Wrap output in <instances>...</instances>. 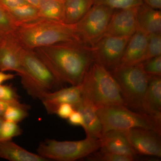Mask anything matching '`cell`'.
Wrapping results in <instances>:
<instances>
[{
    "instance_id": "cell-1",
    "label": "cell",
    "mask_w": 161,
    "mask_h": 161,
    "mask_svg": "<svg viewBox=\"0 0 161 161\" xmlns=\"http://www.w3.org/2000/svg\"><path fill=\"white\" fill-rule=\"evenodd\" d=\"M61 84L80 85L94 62L90 47L80 43H60L34 49Z\"/></svg>"
},
{
    "instance_id": "cell-2",
    "label": "cell",
    "mask_w": 161,
    "mask_h": 161,
    "mask_svg": "<svg viewBox=\"0 0 161 161\" xmlns=\"http://www.w3.org/2000/svg\"><path fill=\"white\" fill-rule=\"evenodd\" d=\"M13 35L21 46L33 50L64 42L82 43L75 25L41 19L19 25Z\"/></svg>"
},
{
    "instance_id": "cell-3",
    "label": "cell",
    "mask_w": 161,
    "mask_h": 161,
    "mask_svg": "<svg viewBox=\"0 0 161 161\" xmlns=\"http://www.w3.org/2000/svg\"><path fill=\"white\" fill-rule=\"evenodd\" d=\"M80 85L82 98L97 109L113 105H125L118 83L111 72L95 60Z\"/></svg>"
},
{
    "instance_id": "cell-4",
    "label": "cell",
    "mask_w": 161,
    "mask_h": 161,
    "mask_svg": "<svg viewBox=\"0 0 161 161\" xmlns=\"http://www.w3.org/2000/svg\"><path fill=\"white\" fill-rule=\"evenodd\" d=\"M21 60L23 69L21 82L32 98L41 100L47 92L57 89L62 84L34 50L22 47Z\"/></svg>"
},
{
    "instance_id": "cell-5",
    "label": "cell",
    "mask_w": 161,
    "mask_h": 161,
    "mask_svg": "<svg viewBox=\"0 0 161 161\" xmlns=\"http://www.w3.org/2000/svg\"><path fill=\"white\" fill-rule=\"evenodd\" d=\"M97 112L103 127V134L108 131H127L140 128L161 134V122L144 112L129 108L125 105H113L99 108Z\"/></svg>"
},
{
    "instance_id": "cell-6",
    "label": "cell",
    "mask_w": 161,
    "mask_h": 161,
    "mask_svg": "<svg viewBox=\"0 0 161 161\" xmlns=\"http://www.w3.org/2000/svg\"><path fill=\"white\" fill-rule=\"evenodd\" d=\"M110 72L118 83L126 106L142 112V102L149 80L142 64L119 65Z\"/></svg>"
},
{
    "instance_id": "cell-7",
    "label": "cell",
    "mask_w": 161,
    "mask_h": 161,
    "mask_svg": "<svg viewBox=\"0 0 161 161\" xmlns=\"http://www.w3.org/2000/svg\"><path fill=\"white\" fill-rule=\"evenodd\" d=\"M100 148L99 139L87 136L79 141H60L47 139L40 142L37 152L47 161H75L88 156Z\"/></svg>"
},
{
    "instance_id": "cell-8",
    "label": "cell",
    "mask_w": 161,
    "mask_h": 161,
    "mask_svg": "<svg viewBox=\"0 0 161 161\" xmlns=\"http://www.w3.org/2000/svg\"><path fill=\"white\" fill-rule=\"evenodd\" d=\"M114 10L103 5H93L74 25L80 42L92 47L104 34Z\"/></svg>"
},
{
    "instance_id": "cell-9",
    "label": "cell",
    "mask_w": 161,
    "mask_h": 161,
    "mask_svg": "<svg viewBox=\"0 0 161 161\" xmlns=\"http://www.w3.org/2000/svg\"><path fill=\"white\" fill-rule=\"evenodd\" d=\"M130 37L103 36L91 47L94 60L111 71L120 64Z\"/></svg>"
},
{
    "instance_id": "cell-10",
    "label": "cell",
    "mask_w": 161,
    "mask_h": 161,
    "mask_svg": "<svg viewBox=\"0 0 161 161\" xmlns=\"http://www.w3.org/2000/svg\"><path fill=\"white\" fill-rule=\"evenodd\" d=\"M122 132L137 154L161 157V133L140 128Z\"/></svg>"
},
{
    "instance_id": "cell-11",
    "label": "cell",
    "mask_w": 161,
    "mask_h": 161,
    "mask_svg": "<svg viewBox=\"0 0 161 161\" xmlns=\"http://www.w3.org/2000/svg\"><path fill=\"white\" fill-rule=\"evenodd\" d=\"M138 7L114 10L103 36L130 37L137 30Z\"/></svg>"
},
{
    "instance_id": "cell-12",
    "label": "cell",
    "mask_w": 161,
    "mask_h": 161,
    "mask_svg": "<svg viewBox=\"0 0 161 161\" xmlns=\"http://www.w3.org/2000/svg\"><path fill=\"white\" fill-rule=\"evenodd\" d=\"M22 46L13 34L3 36L0 43V71L23 74L21 60Z\"/></svg>"
},
{
    "instance_id": "cell-13",
    "label": "cell",
    "mask_w": 161,
    "mask_h": 161,
    "mask_svg": "<svg viewBox=\"0 0 161 161\" xmlns=\"http://www.w3.org/2000/svg\"><path fill=\"white\" fill-rule=\"evenodd\" d=\"M81 98V87L80 84L71 85L54 92H47L40 100L47 113L53 114L56 113L58 107L61 104H70L75 108L80 103Z\"/></svg>"
},
{
    "instance_id": "cell-14",
    "label": "cell",
    "mask_w": 161,
    "mask_h": 161,
    "mask_svg": "<svg viewBox=\"0 0 161 161\" xmlns=\"http://www.w3.org/2000/svg\"><path fill=\"white\" fill-rule=\"evenodd\" d=\"M148 37V34L137 30L129 39L119 65H135L142 63Z\"/></svg>"
},
{
    "instance_id": "cell-15",
    "label": "cell",
    "mask_w": 161,
    "mask_h": 161,
    "mask_svg": "<svg viewBox=\"0 0 161 161\" xmlns=\"http://www.w3.org/2000/svg\"><path fill=\"white\" fill-rule=\"evenodd\" d=\"M142 110V112L161 122V76H149Z\"/></svg>"
},
{
    "instance_id": "cell-16",
    "label": "cell",
    "mask_w": 161,
    "mask_h": 161,
    "mask_svg": "<svg viewBox=\"0 0 161 161\" xmlns=\"http://www.w3.org/2000/svg\"><path fill=\"white\" fill-rule=\"evenodd\" d=\"M80 112L84 120L83 128L87 137L99 139L103 135V127L96 107L88 100L81 98L75 108Z\"/></svg>"
},
{
    "instance_id": "cell-17",
    "label": "cell",
    "mask_w": 161,
    "mask_h": 161,
    "mask_svg": "<svg viewBox=\"0 0 161 161\" xmlns=\"http://www.w3.org/2000/svg\"><path fill=\"white\" fill-rule=\"evenodd\" d=\"M99 140L101 150L136 157L137 155L125 136L120 131H108L103 133Z\"/></svg>"
},
{
    "instance_id": "cell-18",
    "label": "cell",
    "mask_w": 161,
    "mask_h": 161,
    "mask_svg": "<svg viewBox=\"0 0 161 161\" xmlns=\"http://www.w3.org/2000/svg\"><path fill=\"white\" fill-rule=\"evenodd\" d=\"M136 17L138 30L148 35L161 32V9L143 3L137 8Z\"/></svg>"
},
{
    "instance_id": "cell-19",
    "label": "cell",
    "mask_w": 161,
    "mask_h": 161,
    "mask_svg": "<svg viewBox=\"0 0 161 161\" xmlns=\"http://www.w3.org/2000/svg\"><path fill=\"white\" fill-rule=\"evenodd\" d=\"M0 158L10 161H47L38 153L26 150L11 140L0 141Z\"/></svg>"
},
{
    "instance_id": "cell-20",
    "label": "cell",
    "mask_w": 161,
    "mask_h": 161,
    "mask_svg": "<svg viewBox=\"0 0 161 161\" xmlns=\"http://www.w3.org/2000/svg\"><path fill=\"white\" fill-rule=\"evenodd\" d=\"M64 23L75 25L94 5V0H64Z\"/></svg>"
},
{
    "instance_id": "cell-21",
    "label": "cell",
    "mask_w": 161,
    "mask_h": 161,
    "mask_svg": "<svg viewBox=\"0 0 161 161\" xmlns=\"http://www.w3.org/2000/svg\"><path fill=\"white\" fill-rule=\"evenodd\" d=\"M37 9L39 19L64 23L63 0H40Z\"/></svg>"
},
{
    "instance_id": "cell-22",
    "label": "cell",
    "mask_w": 161,
    "mask_h": 161,
    "mask_svg": "<svg viewBox=\"0 0 161 161\" xmlns=\"http://www.w3.org/2000/svg\"><path fill=\"white\" fill-rule=\"evenodd\" d=\"M17 26L39 19L37 8L30 3L9 12Z\"/></svg>"
},
{
    "instance_id": "cell-23",
    "label": "cell",
    "mask_w": 161,
    "mask_h": 161,
    "mask_svg": "<svg viewBox=\"0 0 161 161\" xmlns=\"http://www.w3.org/2000/svg\"><path fill=\"white\" fill-rule=\"evenodd\" d=\"M30 108V106L24 103L21 105L10 106L4 112L3 119L19 124L28 116Z\"/></svg>"
},
{
    "instance_id": "cell-24",
    "label": "cell",
    "mask_w": 161,
    "mask_h": 161,
    "mask_svg": "<svg viewBox=\"0 0 161 161\" xmlns=\"http://www.w3.org/2000/svg\"><path fill=\"white\" fill-rule=\"evenodd\" d=\"M161 55V32L148 35L143 61Z\"/></svg>"
},
{
    "instance_id": "cell-25",
    "label": "cell",
    "mask_w": 161,
    "mask_h": 161,
    "mask_svg": "<svg viewBox=\"0 0 161 161\" xmlns=\"http://www.w3.org/2000/svg\"><path fill=\"white\" fill-rule=\"evenodd\" d=\"M88 156L89 159L91 161H133L135 160L136 157L132 156L122 155L108 152L99 149Z\"/></svg>"
},
{
    "instance_id": "cell-26",
    "label": "cell",
    "mask_w": 161,
    "mask_h": 161,
    "mask_svg": "<svg viewBox=\"0 0 161 161\" xmlns=\"http://www.w3.org/2000/svg\"><path fill=\"white\" fill-rule=\"evenodd\" d=\"M94 5H103L116 9L137 7L143 3V0H94Z\"/></svg>"
},
{
    "instance_id": "cell-27",
    "label": "cell",
    "mask_w": 161,
    "mask_h": 161,
    "mask_svg": "<svg viewBox=\"0 0 161 161\" xmlns=\"http://www.w3.org/2000/svg\"><path fill=\"white\" fill-rule=\"evenodd\" d=\"M17 27L8 13L0 4V34L3 37L13 34Z\"/></svg>"
},
{
    "instance_id": "cell-28",
    "label": "cell",
    "mask_w": 161,
    "mask_h": 161,
    "mask_svg": "<svg viewBox=\"0 0 161 161\" xmlns=\"http://www.w3.org/2000/svg\"><path fill=\"white\" fill-rule=\"evenodd\" d=\"M22 133V130L18 123L4 119L0 132V141L11 140Z\"/></svg>"
},
{
    "instance_id": "cell-29",
    "label": "cell",
    "mask_w": 161,
    "mask_h": 161,
    "mask_svg": "<svg viewBox=\"0 0 161 161\" xmlns=\"http://www.w3.org/2000/svg\"><path fill=\"white\" fill-rule=\"evenodd\" d=\"M144 71L149 76H161V55L142 63Z\"/></svg>"
},
{
    "instance_id": "cell-30",
    "label": "cell",
    "mask_w": 161,
    "mask_h": 161,
    "mask_svg": "<svg viewBox=\"0 0 161 161\" xmlns=\"http://www.w3.org/2000/svg\"><path fill=\"white\" fill-rule=\"evenodd\" d=\"M0 99L6 101L19 100V96L12 86L3 84L0 86Z\"/></svg>"
},
{
    "instance_id": "cell-31",
    "label": "cell",
    "mask_w": 161,
    "mask_h": 161,
    "mask_svg": "<svg viewBox=\"0 0 161 161\" xmlns=\"http://www.w3.org/2000/svg\"><path fill=\"white\" fill-rule=\"evenodd\" d=\"M75 110L74 106L70 104H61L58 107L55 114L60 118L67 119Z\"/></svg>"
},
{
    "instance_id": "cell-32",
    "label": "cell",
    "mask_w": 161,
    "mask_h": 161,
    "mask_svg": "<svg viewBox=\"0 0 161 161\" xmlns=\"http://www.w3.org/2000/svg\"><path fill=\"white\" fill-rule=\"evenodd\" d=\"M70 125L76 126H81L83 128L84 120L81 113L77 110H74L67 119Z\"/></svg>"
},
{
    "instance_id": "cell-33",
    "label": "cell",
    "mask_w": 161,
    "mask_h": 161,
    "mask_svg": "<svg viewBox=\"0 0 161 161\" xmlns=\"http://www.w3.org/2000/svg\"><path fill=\"white\" fill-rule=\"evenodd\" d=\"M19 100L6 101L0 99V117H3L6 109L10 106L21 105L23 104Z\"/></svg>"
},
{
    "instance_id": "cell-34",
    "label": "cell",
    "mask_w": 161,
    "mask_h": 161,
    "mask_svg": "<svg viewBox=\"0 0 161 161\" xmlns=\"http://www.w3.org/2000/svg\"><path fill=\"white\" fill-rule=\"evenodd\" d=\"M15 77V75L14 74L6 73L5 72L0 71V86L3 84L4 82L8 80H12Z\"/></svg>"
},
{
    "instance_id": "cell-35",
    "label": "cell",
    "mask_w": 161,
    "mask_h": 161,
    "mask_svg": "<svg viewBox=\"0 0 161 161\" xmlns=\"http://www.w3.org/2000/svg\"><path fill=\"white\" fill-rule=\"evenodd\" d=\"M143 3L154 9H161V0H143Z\"/></svg>"
},
{
    "instance_id": "cell-36",
    "label": "cell",
    "mask_w": 161,
    "mask_h": 161,
    "mask_svg": "<svg viewBox=\"0 0 161 161\" xmlns=\"http://www.w3.org/2000/svg\"><path fill=\"white\" fill-rule=\"evenodd\" d=\"M26 2H28L30 4L33 5V6H36L37 8L38 4H39L40 0H26Z\"/></svg>"
},
{
    "instance_id": "cell-37",
    "label": "cell",
    "mask_w": 161,
    "mask_h": 161,
    "mask_svg": "<svg viewBox=\"0 0 161 161\" xmlns=\"http://www.w3.org/2000/svg\"><path fill=\"white\" fill-rule=\"evenodd\" d=\"M4 120L3 117H0V132H1V128H2V124Z\"/></svg>"
},
{
    "instance_id": "cell-38",
    "label": "cell",
    "mask_w": 161,
    "mask_h": 161,
    "mask_svg": "<svg viewBox=\"0 0 161 161\" xmlns=\"http://www.w3.org/2000/svg\"><path fill=\"white\" fill-rule=\"evenodd\" d=\"M3 36L1 34H0V43H1V41H2V39H3Z\"/></svg>"
},
{
    "instance_id": "cell-39",
    "label": "cell",
    "mask_w": 161,
    "mask_h": 161,
    "mask_svg": "<svg viewBox=\"0 0 161 161\" xmlns=\"http://www.w3.org/2000/svg\"><path fill=\"white\" fill-rule=\"evenodd\" d=\"M63 1H64V0H63Z\"/></svg>"
}]
</instances>
